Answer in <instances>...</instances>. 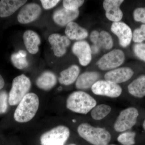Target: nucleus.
<instances>
[{
	"label": "nucleus",
	"instance_id": "nucleus-5",
	"mask_svg": "<svg viewBox=\"0 0 145 145\" xmlns=\"http://www.w3.org/2000/svg\"><path fill=\"white\" fill-rule=\"evenodd\" d=\"M70 135L67 127L59 125L44 133L40 138L42 145H64Z\"/></svg>",
	"mask_w": 145,
	"mask_h": 145
},
{
	"label": "nucleus",
	"instance_id": "nucleus-28",
	"mask_svg": "<svg viewBox=\"0 0 145 145\" xmlns=\"http://www.w3.org/2000/svg\"><path fill=\"white\" fill-rule=\"evenodd\" d=\"M84 3L82 0H64L63 1V7L70 10H76L81 7Z\"/></svg>",
	"mask_w": 145,
	"mask_h": 145
},
{
	"label": "nucleus",
	"instance_id": "nucleus-11",
	"mask_svg": "<svg viewBox=\"0 0 145 145\" xmlns=\"http://www.w3.org/2000/svg\"><path fill=\"white\" fill-rule=\"evenodd\" d=\"M112 32L118 38L119 44L123 47H126L132 40L133 34L131 29L123 22H113L110 28Z\"/></svg>",
	"mask_w": 145,
	"mask_h": 145
},
{
	"label": "nucleus",
	"instance_id": "nucleus-15",
	"mask_svg": "<svg viewBox=\"0 0 145 145\" xmlns=\"http://www.w3.org/2000/svg\"><path fill=\"white\" fill-rule=\"evenodd\" d=\"M90 39L93 46L98 48L99 50H110L113 45V42L111 35L105 31L101 32L93 30L91 32Z\"/></svg>",
	"mask_w": 145,
	"mask_h": 145
},
{
	"label": "nucleus",
	"instance_id": "nucleus-6",
	"mask_svg": "<svg viewBox=\"0 0 145 145\" xmlns=\"http://www.w3.org/2000/svg\"><path fill=\"white\" fill-rule=\"evenodd\" d=\"M139 112L137 109L129 107L120 112L114 124V129L118 132H123L130 129L136 123Z\"/></svg>",
	"mask_w": 145,
	"mask_h": 145
},
{
	"label": "nucleus",
	"instance_id": "nucleus-34",
	"mask_svg": "<svg viewBox=\"0 0 145 145\" xmlns=\"http://www.w3.org/2000/svg\"><path fill=\"white\" fill-rule=\"evenodd\" d=\"M143 128H144V130L145 131V120H144V123H143Z\"/></svg>",
	"mask_w": 145,
	"mask_h": 145
},
{
	"label": "nucleus",
	"instance_id": "nucleus-31",
	"mask_svg": "<svg viewBox=\"0 0 145 145\" xmlns=\"http://www.w3.org/2000/svg\"><path fill=\"white\" fill-rule=\"evenodd\" d=\"M8 95L4 91L0 92V114L5 112L7 109Z\"/></svg>",
	"mask_w": 145,
	"mask_h": 145
},
{
	"label": "nucleus",
	"instance_id": "nucleus-30",
	"mask_svg": "<svg viewBox=\"0 0 145 145\" xmlns=\"http://www.w3.org/2000/svg\"><path fill=\"white\" fill-rule=\"evenodd\" d=\"M133 16L136 22L145 24V7L136 8L133 12Z\"/></svg>",
	"mask_w": 145,
	"mask_h": 145
},
{
	"label": "nucleus",
	"instance_id": "nucleus-9",
	"mask_svg": "<svg viewBox=\"0 0 145 145\" xmlns=\"http://www.w3.org/2000/svg\"><path fill=\"white\" fill-rule=\"evenodd\" d=\"M41 7L36 3L24 5L18 13V20L22 24H27L36 20L42 13Z\"/></svg>",
	"mask_w": 145,
	"mask_h": 145
},
{
	"label": "nucleus",
	"instance_id": "nucleus-36",
	"mask_svg": "<svg viewBox=\"0 0 145 145\" xmlns=\"http://www.w3.org/2000/svg\"><path fill=\"white\" fill-rule=\"evenodd\" d=\"M114 145V144H107V145Z\"/></svg>",
	"mask_w": 145,
	"mask_h": 145
},
{
	"label": "nucleus",
	"instance_id": "nucleus-4",
	"mask_svg": "<svg viewBox=\"0 0 145 145\" xmlns=\"http://www.w3.org/2000/svg\"><path fill=\"white\" fill-rule=\"evenodd\" d=\"M30 79L24 74L13 79L12 88L8 96V103L11 106L17 105L28 93L31 88Z\"/></svg>",
	"mask_w": 145,
	"mask_h": 145
},
{
	"label": "nucleus",
	"instance_id": "nucleus-18",
	"mask_svg": "<svg viewBox=\"0 0 145 145\" xmlns=\"http://www.w3.org/2000/svg\"><path fill=\"white\" fill-rule=\"evenodd\" d=\"M27 1L25 0H1L0 1V17L7 18L13 15Z\"/></svg>",
	"mask_w": 145,
	"mask_h": 145
},
{
	"label": "nucleus",
	"instance_id": "nucleus-27",
	"mask_svg": "<svg viewBox=\"0 0 145 145\" xmlns=\"http://www.w3.org/2000/svg\"><path fill=\"white\" fill-rule=\"evenodd\" d=\"M132 39L133 42L136 43H142L145 40V24L142 25L140 27L134 30Z\"/></svg>",
	"mask_w": 145,
	"mask_h": 145
},
{
	"label": "nucleus",
	"instance_id": "nucleus-35",
	"mask_svg": "<svg viewBox=\"0 0 145 145\" xmlns=\"http://www.w3.org/2000/svg\"><path fill=\"white\" fill-rule=\"evenodd\" d=\"M68 145H75V144H69Z\"/></svg>",
	"mask_w": 145,
	"mask_h": 145
},
{
	"label": "nucleus",
	"instance_id": "nucleus-7",
	"mask_svg": "<svg viewBox=\"0 0 145 145\" xmlns=\"http://www.w3.org/2000/svg\"><path fill=\"white\" fill-rule=\"evenodd\" d=\"M125 60L123 52L120 49H114L104 54L96 63L102 70L114 69L123 64Z\"/></svg>",
	"mask_w": 145,
	"mask_h": 145
},
{
	"label": "nucleus",
	"instance_id": "nucleus-8",
	"mask_svg": "<svg viewBox=\"0 0 145 145\" xmlns=\"http://www.w3.org/2000/svg\"><path fill=\"white\" fill-rule=\"evenodd\" d=\"M91 89L96 95L112 98L119 97L122 92V88L119 85L103 80L97 81L91 87Z\"/></svg>",
	"mask_w": 145,
	"mask_h": 145
},
{
	"label": "nucleus",
	"instance_id": "nucleus-10",
	"mask_svg": "<svg viewBox=\"0 0 145 145\" xmlns=\"http://www.w3.org/2000/svg\"><path fill=\"white\" fill-rule=\"evenodd\" d=\"M73 54L78 57L79 63L83 66L89 64L92 59L91 48L88 42L84 40L75 42L72 47Z\"/></svg>",
	"mask_w": 145,
	"mask_h": 145
},
{
	"label": "nucleus",
	"instance_id": "nucleus-12",
	"mask_svg": "<svg viewBox=\"0 0 145 145\" xmlns=\"http://www.w3.org/2000/svg\"><path fill=\"white\" fill-rule=\"evenodd\" d=\"M48 41L52 46L54 55L57 57H62L65 54L67 48L71 44V41L66 36L59 34H51L48 37Z\"/></svg>",
	"mask_w": 145,
	"mask_h": 145
},
{
	"label": "nucleus",
	"instance_id": "nucleus-25",
	"mask_svg": "<svg viewBox=\"0 0 145 145\" xmlns=\"http://www.w3.org/2000/svg\"><path fill=\"white\" fill-rule=\"evenodd\" d=\"M111 111V108L105 104L96 106L91 110V117L95 120H101L105 118Z\"/></svg>",
	"mask_w": 145,
	"mask_h": 145
},
{
	"label": "nucleus",
	"instance_id": "nucleus-21",
	"mask_svg": "<svg viewBox=\"0 0 145 145\" xmlns=\"http://www.w3.org/2000/svg\"><path fill=\"white\" fill-rule=\"evenodd\" d=\"M57 78L52 71L43 72L36 79V85L42 90L48 91L54 87L57 83Z\"/></svg>",
	"mask_w": 145,
	"mask_h": 145
},
{
	"label": "nucleus",
	"instance_id": "nucleus-32",
	"mask_svg": "<svg viewBox=\"0 0 145 145\" xmlns=\"http://www.w3.org/2000/svg\"><path fill=\"white\" fill-rule=\"evenodd\" d=\"M41 3L42 7L45 9L48 10L54 8V7L60 2V1L58 0H41Z\"/></svg>",
	"mask_w": 145,
	"mask_h": 145
},
{
	"label": "nucleus",
	"instance_id": "nucleus-19",
	"mask_svg": "<svg viewBox=\"0 0 145 145\" xmlns=\"http://www.w3.org/2000/svg\"><path fill=\"white\" fill-rule=\"evenodd\" d=\"M23 40L25 46L29 52L34 54L38 52L41 39L37 33L32 30H26L23 34Z\"/></svg>",
	"mask_w": 145,
	"mask_h": 145
},
{
	"label": "nucleus",
	"instance_id": "nucleus-24",
	"mask_svg": "<svg viewBox=\"0 0 145 145\" xmlns=\"http://www.w3.org/2000/svg\"><path fill=\"white\" fill-rule=\"evenodd\" d=\"M27 53L24 50L13 53L11 56V61L15 67L19 69H23L28 66L29 63L26 59Z\"/></svg>",
	"mask_w": 145,
	"mask_h": 145
},
{
	"label": "nucleus",
	"instance_id": "nucleus-17",
	"mask_svg": "<svg viewBox=\"0 0 145 145\" xmlns=\"http://www.w3.org/2000/svg\"><path fill=\"white\" fill-rule=\"evenodd\" d=\"M99 72L96 71H86L79 75L75 83L76 88L86 89L91 88L100 78Z\"/></svg>",
	"mask_w": 145,
	"mask_h": 145
},
{
	"label": "nucleus",
	"instance_id": "nucleus-3",
	"mask_svg": "<svg viewBox=\"0 0 145 145\" xmlns=\"http://www.w3.org/2000/svg\"><path fill=\"white\" fill-rule=\"evenodd\" d=\"M96 101L88 93L83 91H75L68 97L66 106L71 111L86 114L96 105Z\"/></svg>",
	"mask_w": 145,
	"mask_h": 145
},
{
	"label": "nucleus",
	"instance_id": "nucleus-33",
	"mask_svg": "<svg viewBox=\"0 0 145 145\" xmlns=\"http://www.w3.org/2000/svg\"><path fill=\"white\" fill-rule=\"evenodd\" d=\"M5 86V81L2 76L0 75V90L3 88Z\"/></svg>",
	"mask_w": 145,
	"mask_h": 145
},
{
	"label": "nucleus",
	"instance_id": "nucleus-20",
	"mask_svg": "<svg viewBox=\"0 0 145 145\" xmlns=\"http://www.w3.org/2000/svg\"><path fill=\"white\" fill-rule=\"evenodd\" d=\"M66 36L70 40L81 41L88 36L87 30L75 22H71L66 25L65 29Z\"/></svg>",
	"mask_w": 145,
	"mask_h": 145
},
{
	"label": "nucleus",
	"instance_id": "nucleus-13",
	"mask_svg": "<svg viewBox=\"0 0 145 145\" xmlns=\"http://www.w3.org/2000/svg\"><path fill=\"white\" fill-rule=\"evenodd\" d=\"M123 0H105L103 3L106 18L113 22H120L123 17V13L120 6Z\"/></svg>",
	"mask_w": 145,
	"mask_h": 145
},
{
	"label": "nucleus",
	"instance_id": "nucleus-14",
	"mask_svg": "<svg viewBox=\"0 0 145 145\" xmlns=\"http://www.w3.org/2000/svg\"><path fill=\"white\" fill-rule=\"evenodd\" d=\"M133 74L134 72L130 68H119L107 72L105 74V80L118 84L129 80Z\"/></svg>",
	"mask_w": 145,
	"mask_h": 145
},
{
	"label": "nucleus",
	"instance_id": "nucleus-22",
	"mask_svg": "<svg viewBox=\"0 0 145 145\" xmlns=\"http://www.w3.org/2000/svg\"><path fill=\"white\" fill-rule=\"evenodd\" d=\"M80 73V67L77 65H72L61 72L59 82L64 85H70L77 80Z\"/></svg>",
	"mask_w": 145,
	"mask_h": 145
},
{
	"label": "nucleus",
	"instance_id": "nucleus-23",
	"mask_svg": "<svg viewBox=\"0 0 145 145\" xmlns=\"http://www.w3.org/2000/svg\"><path fill=\"white\" fill-rule=\"evenodd\" d=\"M130 94L137 98L145 96V75H142L135 79L128 86Z\"/></svg>",
	"mask_w": 145,
	"mask_h": 145
},
{
	"label": "nucleus",
	"instance_id": "nucleus-16",
	"mask_svg": "<svg viewBox=\"0 0 145 145\" xmlns=\"http://www.w3.org/2000/svg\"><path fill=\"white\" fill-rule=\"evenodd\" d=\"M80 14L79 10H70L65 8H58L54 11L53 20L54 22L61 26H64L75 20Z\"/></svg>",
	"mask_w": 145,
	"mask_h": 145
},
{
	"label": "nucleus",
	"instance_id": "nucleus-26",
	"mask_svg": "<svg viewBox=\"0 0 145 145\" xmlns=\"http://www.w3.org/2000/svg\"><path fill=\"white\" fill-rule=\"evenodd\" d=\"M135 132H125L119 135L117 141L123 145H134L135 144Z\"/></svg>",
	"mask_w": 145,
	"mask_h": 145
},
{
	"label": "nucleus",
	"instance_id": "nucleus-1",
	"mask_svg": "<svg viewBox=\"0 0 145 145\" xmlns=\"http://www.w3.org/2000/svg\"><path fill=\"white\" fill-rule=\"evenodd\" d=\"M39 106L38 96L34 93H28L18 104L14 112V119L19 123L29 121L36 115Z\"/></svg>",
	"mask_w": 145,
	"mask_h": 145
},
{
	"label": "nucleus",
	"instance_id": "nucleus-29",
	"mask_svg": "<svg viewBox=\"0 0 145 145\" xmlns=\"http://www.w3.org/2000/svg\"><path fill=\"white\" fill-rule=\"evenodd\" d=\"M133 51L139 59L145 62V43L135 44L133 46Z\"/></svg>",
	"mask_w": 145,
	"mask_h": 145
},
{
	"label": "nucleus",
	"instance_id": "nucleus-2",
	"mask_svg": "<svg viewBox=\"0 0 145 145\" xmlns=\"http://www.w3.org/2000/svg\"><path fill=\"white\" fill-rule=\"evenodd\" d=\"M77 131L81 137L93 145L108 144L111 139L110 133L106 130L92 126L87 123L80 125Z\"/></svg>",
	"mask_w": 145,
	"mask_h": 145
}]
</instances>
